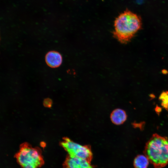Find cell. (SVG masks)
Segmentation results:
<instances>
[{"label": "cell", "instance_id": "cell-1", "mask_svg": "<svg viewBox=\"0 0 168 168\" xmlns=\"http://www.w3.org/2000/svg\"><path fill=\"white\" fill-rule=\"evenodd\" d=\"M113 36L122 44L129 42L142 28L141 17L128 9L120 13L114 23Z\"/></svg>", "mask_w": 168, "mask_h": 168}, {"label": "cell", "instance_id": "cell-2", "mask_svg": "<svg viewBox=\"0 0 168 168\" xmlns=\"http://www.w3.org/2000/svg\"><path fill=\"white\" fill-rule=\"evenodd\" d=\"M144 153L155 168L165 167L168 164V138L153 134L146 143Z\"/></svg>", "mask_w": 168, "mask_h": 168}, {"label": "cell", "instance_id": "cell-3", "mask_svg": "<svg viewBox=\"0 0 168 168\" xmlns=\"http://www.w3.org/2000/svg\"><path fill=\"white\" fill-rule=\"evenodd\" d=\"M17 163L22 168H39L44 164L40 150L25 142L21 144L15 155Z\"/></svg>", "mask_w": 168, "mask_h": 168}, {"label": "cell", "instance_id": "cell-4", "mask_svg": "<svg viewBox=\"0 0 168 168\" xmlns=\"http://www.w3.org/2000/svg\"><path fill=\"white\" fill-rule=\"evenodd\" d=\"M60 144L70 156L84 159L91 164L93 154L90 145H80L67 137L63 138Z\"/></svg>", "mask_w": 168, "mask_h": 168}, {"label": "cell", "instance_id": "cell-5", "mask_svg": "<svg viewBox=\"0 0 168 168\" xmlns=\"http://www.w3.org/2000/svg\"><path fill=\"white\" fill-rule=\"evenodd\" d=\"M63 168H93V167L84 159L72 157L68 155L63 163Z\"/></svg>", "mask_w": 168, "mask_h": 168}, {"label": "cell", "instance_id": "cell-6", "mask_svg": "<svg viewBox=\"0 0 168 168\" xmlns=\"http://www.w3.org/2000/svg\"><path fill=\"white\" fill-rule=\"evenodd\" d=\"M45 60L48 66L52 68H56L62 64V57L59 52L52 51L49 52L46 54Z\"/></svg>", "mask_w": 168, "mask_h": 168}, {"label": "cell", "instance_id": "cell-7", "mask_svg": "<svg viewBox=\"0 0 168 168\" xmlns=\"http://www.w3.org/2000/svg\"><path fill=\"white\" fill-rule=\"evenodd\" d=\"M110 118L113 124L119 125L123 124L126 121L127 115L124 110L120 109H116L112 112Z\"/></svg>", "mask_w": 168, "mask_h": 168}, {"label": "cell", "instance_id": "cell-8", "mask_svg": "<svg viewBox=\"0 0 168 168\" xmlns=\"http://www.w3.org/2000/svg\"><path fill=\"white\" fill-rule=\"evenodd\" d=\"M149 161L145 155H138L134 158L133 166L135 168H147Z\"/></svg>", "mask_w": 168, "mask_h": 168}, {"label": "cell", "instance_id": "cell-9", "mask_svg": "<svg viewBox=\"0 0 168 168\" xmlns=\"http://www.w3.org/2000/svg\"><path fill=\"white\" fill-rule=\"evenodd\" d=\"M161 100V106L168 111V93Z\"/></svg>", "mask_w": 168, "mask_h": 168}, {"label": "cell", "instance_id": "cell-10", "mask_svg": "<svg viewBox=\"0 0 168 168\" xmlns=\"http://www.w3.org/2000/svg\"><path fill=\"white\" fill-rule=\"evenodd\" d=\"M52 101L51 100L49 99H45L44 102V106L50 107L52 105Z\"/></svg>", "mask_w": 168, "mask_h": 168}, {"label": "cell", "instance_id": "cell-11", "mask_svg": "<svg viewBox=\"0 0 168 168\" xmlns=\"http://www.w3.org/2000/svg\"><path fill=\"white\" fill-rule=\"evenodd\" d=\"M155 110L156 113L158 115H159L162 110V109L161 107L158 106H156L155 108Z\"/></svg>", "mask_w": 168, "mask_h": 168}]
</instances>
